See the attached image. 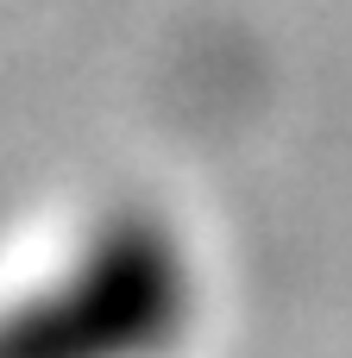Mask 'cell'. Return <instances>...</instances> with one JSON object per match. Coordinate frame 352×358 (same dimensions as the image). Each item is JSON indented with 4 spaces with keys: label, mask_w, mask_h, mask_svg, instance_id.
<instances>
[{
    "label": "cell",
    "mask_w": 352,
    "mask_h": 358,
    "mask_svg": "<svg viewBox=\"0 0 352 358\" xmlns=\"http://www.w3.org/2000/svg\"><path fill=\"white\" fill-rule=\"evenodd\" d=\"M189 315V271L176 239L145 220H107L76 264L25 296L0 321L6 358H107V352H145L176 340Z\"/></svg>",
    "instance_id": "6da1fadb"
}]
</instances>
